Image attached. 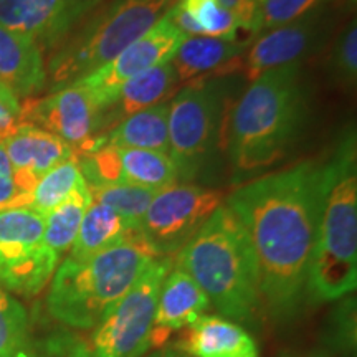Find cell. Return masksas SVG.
I'll return each instance as SVG.
<instances>
[{"mask_svg": "<svg viewBox=\"0 0 357 357\" xmlns=\"http://www.w3.org/2000/svg\"><path fill=\"white\" fill-rule=\"evenodd\" d=\"M323 184L324 164L306 160L248 182L225 202L255 253L261 303L281 323L296 318L307 298Z\"/></svg>", "mask_w": 357, "mask_h": 357, "instance_id": "6da1fadb", "label": "cell"}, {"mask_svg": "<svg viewBox=\"0 0 357 357\" xmlns=\"http://www.w3.org/2000/svg\"><path fill=\"white\" fill-rule=\"evenodd\" d=\"M307 116L306 89L298 63L260 75L230 116L229 155L242 176L270 167L287 155Z\"/></svg>", "mask_w": 357, "mask_h": 357, "instance_id": "7a4b0ae2", "label": "cell"}, {"mask_svg": "<svg viewBox=\"0 0 357 357\" xmlns=\"http://www.w3.org/2000/svg\"><path fill=\"white\" fill-rule=\"evenodd\" d=\"M177 260L222 316L255 324L261 307L257 258L247 231L225 204L185 243Z\"/></svg>", "mask_w": 357, "mask_h": 357, "instance_id": "3957f363", "label": "cell"}, {"mask_svg": "<svg viewBox=\"0 0 357 357\" xmlns=\"http://www.w3.org/2000/svg\"><path fill=\"white\" fill-rule=\"evenodd\" d=\"M357 287V151L347 129L324 162L321 212L312 250L307 298L336 301Z\"/></svg>", "mask_w": 357, "mask_h": 357, "instance_id": "277c9868", "label": "cell"}, {"mask_svg": "<svg viewBox=\"0 0 357 357\" xmlns=\"http://www.w3.org/2000/svg\"><path fill=\"white\" fill-rule=\"evenodd\" d=\"M154 258L137 234L84 260L68 257L53 276L48 311L70 328L91 331Z\"/></svg>", "mask_w": 357, "mask_h": 357, "instance_id": "5b68a950", "label": "cell"}, {"mask_svg": "<svg viewBox=\"0 0 357 357\" xmlns=\"http://www.w3.org/2000/svg\"><path fill=\"white\" fill-rule=\"evenodd\" d=\"M176 0H111L53 53L50 73L61 88L114 60L141 38Z\"/></svg>", "mask_w": 357, "mask_h": 357, "instance_id": "8992f818", "label": "cell"}, {"mask_svg": "<svg viewBox=\"0 0 357 357\" xmlns=\"http://www.w3.org/2000/svg\"><path fill=\"white\" fill-rule=\"evenodd\" d=\"M174 268L169 257H155L126 294L91 329L88 337L66 339L65 357H141L149 349L160 288Z\"/></svg>", "mask_w": 357, "mask_h": 357, "instance_id": "52a82bcc", "label": "cell"}, {"mask_svg": "<svg viewBox=\"0 0 357 357\" xmlns=\"http://www.w3.org/2000/svg\"><path fill=\"white\" fill-rule=\"evenodd\" d=\"M225 86L217 79H195L169 102V158L178 181H189L207 160L218 141Z\"/></svg>", "mask_w": 357, "mask_h": 357, "instance_id": "ba28073f", "label": "cell"}, {"mask_svg": "<svg viewBox=\"0 0 357 357\" xmlns=\"http://www.w3.org/2000/svg\"><path fill=\"white\" fill-rule=\"evenodd\" d=\"M222 204L220 190L177 182L155 194L136 234L155 257H169L181 252Z\"/></svg>", "mask_w": 357, "mask_h": 357, "instance_id": "9c48e42d", "label": "cell"}, {"mask_svg": "<svg viewBox=\"0 0 357 357\" xmlns=\"http://www.w3.org/2000/svg\"><path fill=\"white\" fill-rule=\"evenodd\" d=\"M43 231L45 217L30 208L0 211V284L8 291L33 296L56 271Z\"/></svg>", "mask_w": 357, "mask_h": 357, "instance_id": "30bf717a", "label": "cell"}, {"mask_svg": "<svg viewBox=\"0 0 357 357\" xmlns=\"http://www.w3.org/2000/svg\"><path fill=\"white\" fill-rule=\"evenodd\" d=\"M185 35L164 13L147 32L129 45L114 60L86 75L75 84L88 93L102 114L118 100L119 89L129 79L171 61Z\"/></svg>", "mask_w": 357, "mask_h": 357, "instance_id": "8fae6325", "label": "cell"}, {"mask_svg": "<svg viewBox=\"0 0 357 357\" xmlns=\"http://www.w3.org/2000/svg\"><path fill=\"white\" fill-rule=\"evenodd\" d=\"M108 0H0V25L56 50Z\"/></svg>", "mask_w": 357, "mask_h": 357, "instance_id": "7c38bea8", "label": "cell"}, {"mask_svg": "<svg viewBox=\"0 0 357 357\" xmlns=\"http://www.w3.org/2000/svg\"><path fill=\"white\" fill-rule=\"evenodd\" d=\"M20 123L42 126L71 147L82 149L102 126V113L82 86L71 83L50 96L26 102L20 108Z\"/></svg>", "mask_w": 357, "mask_h": 357, "instance_id": "4fadbf2b", "label": "cell"}, {"mask_svg": "<svg viewBox=\"0 0 357 357\" xmlns=\"http://www.w3.org/2000/svg\"><path fill=\"white\" fill-rule=\"evenodd\" d=\"M0 142L12 164L17 189L29 205L40 178L75 155L68 142L30 123H20Z\"/></svg>", "mask_w": 357, "mask_h": 357, "instance_id": "5bb4252c", "label": "cell"}, {"mask_svg": "<svg viewBox=\"0 0 357 357\" xmlns=\"http://www.w3.org/2000/svg\"><path fill=\"white\" fill-rule=\"evenodd\" d=\"M318 13L258 33L248 50H245L247 53H243L242 70L250 82L265 71L298 63L306 56L319 37Z\"/></svg>", "mask_w": 357, "mask_h": 357, "instance_id": "9a60e30c", "label": "cell"}, {"mask_svg": "<svg viewBox=\"0 0 357 357\" xmlns=\"http://www.w3.org/2000/svg\"><path fill=\"white\" fill-rule=\"evenodd\" d=\"M245 42L213 37H185L171 63L176 70L178 83H190L195 79L223 77L242 70Z\"/></svg>", "mask_w": 357, "mask_h": 357, "instance_id": "2e32d148", "label": "cell"}, {"mask_svg": "<svg viewBox=\"0 0 357 357\" xmlns=\"http://www.w3.org/2000/svg\"><path fill=\"white\" fill-rule=\"evenodd\" d=\"M45 82L47 70L38 45L0 25V83L17 98H29L43 89Z\"/></svg>", "mask_w": 357, "mask_h": 357, "instance_id": "e0dca14e", "label": "cell"}, {"mask_svg": "<svg viewBox=\"0 0 357 357\" xmlns=\"http://www.w3.org/2000/svg\"><path fill=\"white\" fill-rule=\"evenodd\" d=\"M178 346L192 357H260L247 329L220 316H200Z\"/></svg>", "mask_w": 357, "mask_h": 357, "instance_id": "ac0fdd59", "label": "cell"}, {"mask_svg": "<svg viewBox=\"0 0 357 357\" xmlns=\"http://www.w3.org/2000/svg\"><path fill=\"white\" fill-rule=\"evenodd\" d=\"M169 102H160L153 108L134 113L119 121L105 136L93 137L82 153L93 151L98 146L129 147V149L159 151L169 154V131H167Z\"/></svg>", "mask_w": 357, "mask_h": 357, "instance_id": "d6986e66", "label": "cell"}, {"mask_svg": "<svg viewBox=\"0 0 357 357\" xmlns=\"http://www.w3.org/2000/svg\"><path fill=\"white\" fill-rule=\"evenodd\" d=\"M211 306L207 294L181 266L172 268L160 288L154 328L182 329L195 323Z\"/></svg>", "mask_w": 357, "mask_h": 357, "instance_id": "ffe728a7", "label": "cell"}, {"mask_svg": "<svg viewBox=\"0 0 357 357\" xmlns=\"http://www.w3.org/2000/svg\"><path fill=\"white\" fill-rule=\"evenodd\" d=\"M177 84L178 78L171 61L137 75L123 84L118 100L102 114V123L123 121L128 116L160 105L172 95Z\"/></svg>", "mask_w": 357, "mask_h": 357, "instance_id": "44dd1931", "label": "cell"}, {"mask_svg": "<svg viewBox=\"0 0 357 357\" xmlns=\"http://www.w3.org/2000/svg\"><path fill=\"white\" fill-rule=\"evenodd\" d=\"M132 235H136V231L123 217L106 205L91 200L68 257L73 260H84L123 243Z\"/></svg>", "mask_w": 357, "mask_h": 357, "instance_id": "7402d4cb", "label": "cell"}, {"mask_svg": "<svg viewBox=\"0 0 357 357\" xmlns=\"http://www.w3.org/2000/svg\"><path fill=\"white\" fill-rule=\"evenodd\" d=\"M91 200V192L82 176L70 197L45 217L43 243L58 260L73 247L83 215Z\"/></svg>", "mask_w": 357, "mask_h": 357, "instance_id": "603a6c76", "label": "cell"}, {"mask_svg": "<svg viewBox=\"0 0 357 357\" xmlns=\"http://www.w3.org/2000/svg\"><path fill=\"white\" fill-rule=\"evenodd\" d=\"M118 155L123 184L139 185L154 190L177 184V167L166 153L118 147Z\"/></svg>", "mask_w": 357, "mask_h": 357, "instance_id": "cb8c5ba5", "label": "cell"}, {"mask_svg": "<svg viewBox=\"0 0 357 357\" xmlns=\"http://www.w3.org/2000/svg\"><path fill=\"white\" fill-rule=\"evenodd\" d=\"M82 178V171L77 158H71L65 162L58 164L50 172H47L40 178L38 184L35 185L30 197V211L40 213L42 217H47L48 213L65 202L70 197L71 192Z\"/></svg>", "mask_w": 357, "mask_h": 357, "instance_id": "d4e9b609", "label": "cell"}, {"mask_svg": "<svg viewBox=\"0 0 357 357\" xmlns=\"http://www.w3.org/2000/svg\"><path fill=\"white\" fill-rule=\"evenodd\" d=\"M0 357H35L25 307L0 287Z\"/></svg>", "mask_w": 357, "mask_h": 357, "instance_id": "484cf974", "label": "cell"}, {"mask_svg": "<svg viewBox=\"0 0 357 357\" xmlns=\"http://www.w3.org/2000/svg\"><path fill=\"white\" fill-rule=\"evenodd\" d=\"M88 189L91 192L93 200L106 205L111 211L118 213L119 217H123L134 231H137V227H139L147 207L159 192L131 184L88 187Z\"/></svg>", "mask_w": 357, "mask_h": 357, "instance_id": "4316f807", "label": "cell"}, {"mask_svg": "<svg viewBox=\"0 0 357 357\" xmlns=\"http://www.w3.org/2000/svg\"><path fill=\"white\" fill-rule=\"evenodd\" d=\"M177 3L189 13L202 37L238 42L242 25L220 0H177Z\"/></svg>", "mask_w": 357, "mask_h": 357, "instance_id": "83f0119b", "label": "cell"}, {"mask_svg": "<svg viewBox=\"0 0 357 357\" xmlns=\"http://www.w3.org/2000/svg\"><path fill=\"white\" fill-rule=\"evenodd\" d=\"M329 0H261L257 6L255 33L314 15Z\"/></svg>", "mask_w": 357, "mask_h": 357, "instance_id": "f1b7e54d", "label": "cell"}, {"mask_svg": "<svg viewBox=\"0 0 357 357\" xmlns=\"http://www.w3.org/2000/svg\"><path fill=\"white\" fill-rule=\"evenodd\" d=\"M329 68L333 78L346 88H354L357 79V25L356 20L342 30L334 43Z\"/></svg>", "mask_w": 357, "mask_h": 357, "instance_id": "f546056e", "label": "cell"}, {"mask_svg": "<svg viewBox=\"0 0 357 357\" xmlns=\"http://www.w3.org/2000/svg\"><path fill=\"white\" fill-rule=\"evenodd\" d=\"M29 204L22 197L13 181V169L8 155L0 142V211L10 208H26Z\"/></svg>", "mask_w": 357, "mask_h": 357, "instance_id": "4dcf8cb0", "label": "cell"}, {"mask_svg": "<svg viewBox=\"0 0 357 357\" xmlns=\"http://www.w3.org/2000/svg\"><path fill=\"white\" fill-rule=\"evenodd\" d=\"M229 10L236 17L242 29L250 35L255 33V19H257V3L253 0H220Z\"/></svg>", "mask_w": 357, "mask_h": 357, "instance_id": "1f68e13d", "label": "cell"}, {"mask_svg": "<svg viewBox=\"0 0 357 357\" xmlns=\"http://www.w3.org/2000/svg\"><path fill=\"white\" fill-rule=\"evenodd\" d=\"M20 105L0 100V139L20 124Z\"/></svg>", "mask_w": 357, "mask_h": 357, "instance_id": "d6a6232c", "label": "cell"}, {"mask_svg": "<svg viewBox=\"0 0 357 357\" xmlns=\"http://www.w3.org/2000/svg\"><path fill=\"white\" fill-rule=\"evenodd\" d=\"M0 100L2 101H7L10 102V105H19V98H17L13 93L10 91V89L3 86L2 83H0Z\"/></svg>", "mask_w": 357, "mask_h": 357, "instance_id": "836d02e7", "label": "cell"}, {"mask_svg": "<svg viewBox=\"0 0 357 357\" xmlns=\"http://www.w3.org/2000/svg\"><path fill=\"white\" fill-rule=\"evenodd\" d=\"M151 357H192V356H187L184 352H177V351H160V352H155Z\"/></svg>", "mask_w": 357, "mask_h": 357, "instance_id": "e575fe53", "label": "cell"}, {"mask_svg": "<svg viewBox=\"0 0 357 357\" xmlns=\"http://www.w3.org/2000/svg\"><path fill=\"white\" fill-rule=\"evenodd\" d=\"M305 357H326L323 354H310V356H305Z\"/></svg>", "mask_w": 357, "mask_h": 357, "instance_id": "d590c367", "label": "cell"}, {"mask_svg": "<svg viewBox=\"0 0 357 357\" xmlns=\"http://www.w3.org/2000/svg\"><path fill=\"white\" fill-rule=\"evenodd\" d=\"M253 2H255V3H257V6H258V3H260V2H261V0H253Z\"/></svg>", "mask_w": 357, "mask_h": 357, "instance_id": "8d00e7d4", "label": "cell"}]
</instances>
